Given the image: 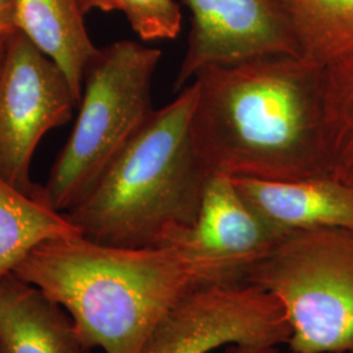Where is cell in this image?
Segmentation results:
<instances>
[{
	"label": "cell",
	"instance_id": "obj_1",
	"mask_svg": "<svg viewBox=\"0 0 353 353\" xmlns=\"http://www.w3.org/2000/svg\"><path fill=\"white\" fill-rule=\"evenodd\" d=\"M322 70L290 54L204 68L190 83L191 132L203 164L212 174L258 179L330 176Z\"/></svg>",
	"mask_w": 353,
	"mask_h": 353
},
{
	"label": "cell",
	"instance_id": "obj_2",
	"mask_svg": "<svg viewBox=\"0 0 353 353\" xmlns=\"http://www.w3.org/2000/svg\"><path fill=\"white\" fill-rule=\"evenodd\" d=\"M246 270L170 245L122 248L76 233L42 242L13 274L63 307L88 350L139 353L185 297L245 280Z\"/></svg>",
	"mask_w": 353,
	"mask_h": 353
},
{
	"label": "cell",
	"instance_id": "obj_3",
	"mask_svg": "<svg viewBox=\"0 0 353 353\" xmlns=\"http://www.w3.org/2000/svg\"><path fill=\"white\" fill-rule=\"evenodd\" d=\"M192 84L154 110L83 199L64 212L90 240L122 248L159 246L198 217L212 173L191 132Z\"/></svg>",
	"mask_w": 353,
	"mask_h": 353
},
{
	"label": "cell",
	"instance_id": "obj_4",
	"mask_svg": "<svg viewBox=\"0 0 353 353\" xmlns=\"http://www.w3.org/2000/svg\"><path fill=\"white\" fill-rule=\"evenodd\" d=\"M163 51L131 39L113 42L88 65L75 126L42 194L58 212L85 196L154 112L152 83Z\"/></svg>",
	"mask_w": 353,
	"mask_h": 353
},
{
	"label": "cell",
	"instance_id": "obj_5",
	"mask_svg": "<svg viewBox=\"0 0 353 353\" xmlns=\"http://www.w3.org/2000/svg\"><path fill=\"white\" fill-rule=\"evenodd\" d=\"M245 281L272 294L292 353H353V230L321 228L280 237Z\"/></svg>",
	"mask_w": 353,
	"mask_h": 353
},
{
	"label": "cell",
	"instance_id": "obj_6",
	"mask_svg": "<svg viewBox=\"0 0 353 353\" xmlns=\"http://www.w3.org/2000/svg\"><path fill=\"white\" fill-rule=\"evenodd\" d=\"M283 306L245 280L195 290L176 305L139 353H276L288 344Z\"/></svg>",
	"mask_w": 353,
	"mask_h": 353
},
{
	"label": "cell",
	"instance_id": "obj_7",
	"mask_svg": "<svg viewBox=\"0 0 353 353\" xmlns=\"http://www.w3.org/2000/svg\"><path fill=\"white\" fill-rule=\"evenodd\" d=\"M79 106L63 70L23 33L7 39L0 72V176L38 195L30 176L33 154L42 138L65 125Z\"/></svg>",
	"mask_w": 353,
	"mask_h": 353
},
{
	"label": "cell",
	"instance_id": "obj_8",
	"mask_svg": "<svg viewBox=\"0 0 353 353\" xmlns=\"http://www.w3.org/2000/svg\"><path fill=\"white\" fill-rule=\"evenodd\" d=\"M191 13L174 92L207 67L250 58L297 55L281 0H183Z\"/></svg>",
	"mask_w": 353,
	"mask_h": 353
},
{
	"label": "cell",
	"instance_id": "obj_9",
	"mask_svg": "<svg viewBox=\"0 0 353 353\" xmlns=\"http://www.w3.org/2000/svg\"><path fill=\"white\" fill-rule=\"evenodd\" d=\"M279 239L245 201L232 176L212 174L196 220L169 234L161 245L203 259L249 267Z\"/></svg>",
	"mask_w": 353,
	"mask_h": 353
},
{
	"label": "cell",
	"instance_id": "obj_10",
	"mask_svg": "<svg viewBox=\"0 0 353 353\" xmlns=\"http://www.w3.org/2000/svg\"><path fill=\"white\" fill-rule=\"evenodd\" d=\"M232 178L245 201L279 237L321 228L353 230V188L334 176Z\"/></svg>",
	"mask_w": 353,
	"mask_h": 353
},
{
	"label": "cell",
	"instance_id": "obj_11",
	"mask_svg": "<svg viewBox=\"0 0 353 353\" xmlns=\"http://www.w3.org/2000/svg\"><path fill=\"white\" fill-rule=\"evenodd\" d=\"M59 303L13 272L0 278V353H88Z\"/></svg>",
	"mask_w": 353,
	"mask_h": 353
},
{
	"label": "cell",
	"instance_id": "obj_12",
	"mask_svg": "<svg viewBox=\"0 0 353 353\" xmlns=\"http://www.w3.org/2000/svg\"><path fill=\"white\" fill-rule=\"evenodd\" d=\"M17 30L58 64L81 100L88 65L99 52L80 0H14Z\"/></svg>",
	"mask_w": 353,
	"mask_h": 353
},
{
	"label": "cell",
	"instance_id": "obj_13",
	"mask_svg": "<svg viewBox=\"0 0 353 353\" xmlns=\"http://www.w3.org/2000/svg\"><path fill=\"white\" fill-rule=\"evenodd\" d=\"M80 233L43 194L30 195L0 176V278L45 241Z\"/></svg>",
	"mask_w": 353,
	"mask_h": 353
},
{
	"label": "cell",
	"instance_id": "obj_14",
	"mask_svg": "<svg viewBox=\"0 0 353 353\" xmlns=\"http://www.w3.org/2000/svg\"><path fill=\"white\" fill-rule=\"evenodd\" d=\"M297 55L321 68L353 58V0H281Z\"/></svg>",
	"mask_w": 353,
	"mask_h": 353
},
{
	"label": "cell",
	"instance_id": "obj_15",
	"mask_svg": "<svg viewBox=\"0 0 353 353\" xmlns=\"http://www.w3.org/2000/svg\"><path fill=\"white\" fill-rule=\"evenodd\" d=\"M323 150L328 174L353 182V58L322 70Z\"/></svg>",
	"mask_w": 353,
	"mask_h": 353
},
{
	"label": "cell",
	"instance_id": "obj_16",
	"mask_svg": "<svg viewBox=\"0 0 353 353\" xmlns=\"http://www.w3.org/2000/svg\"><path fill=\"white\" fill-rule=\"evenodd\" d=\"M143 42L176 39L182 30V12L176 0H114Z\"/></svg>",
	"mask_w": 353,
	"mask_h": 353
},
{
	"label": "cell",
	"instance_id": "obj_17",
	"mask_svg": "<svg viewBox=\"0 0 353 353\" xmlns=\"http://www.w3.org/2000/svg\"><path fill=\"white\" fill-rule=\"evenodd\" d=\"M17 30L14 0H0V34L11 36Z\"/></svg>",
	"mask_w": 353,
	"mask_h": 353
},
{
	"label": "cell",
	"instance_id": "obj_18",
	"mask_svg": "<svg viewBox=\"0 0 353 353\" xmlns=\"http://www.w3.org/2000/svg\"><path fill=\"white\" fill-rule=\"evenodd\" d=\"M81 8L85 14L90 11H101V12H113L115 11L114 0H80Z\"/></svg>",
	"mask_w": 353,
	"mask_h": 353
},
{
	"label": "cell",
	"instance_id": "obj_19",
	"mask_svg": "<svg viewBox=\"0 0 353 353\" xmlns=\"http://www.w3.org/2000/svg\"><path fill=\"white\" fill-rule=\"evenodd\" d=\"M7 39H8V36H6V34H0V72H1L3 62H4V57H6Z\"/></svg>",
	"mask_w": 353,
	"mask_h": 353
},
{
	"label": "cell",
	"instance_id": "obj_20",
	"mask_svg": "<svg viewBox=\"0 0 353 353\" xmlns=\"http://www.w3.org/2000/svg\"><path fill=\"white\" fill-rule=\"evenodd\" d=\"M350 186H352V188H353V182H352V183H350Z\"/></svg>",
	"mask_w": 353,
	"mask_h": 353
},
{
	"label": "cell",
	"instance_id": "obj_21",
	"mask_svg": "<svg viewBox=\"0 0 353 353\" xmlns=\"http://www.w3.org/2000/svg\"><path fill=\"white\" fill-rule=\"evenodd\" d=\"M290 353H292V352H290Z\"/></svg>",
	"mask_w": 353,
	"mask_h": 353
}]
</instances>
